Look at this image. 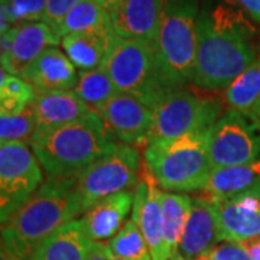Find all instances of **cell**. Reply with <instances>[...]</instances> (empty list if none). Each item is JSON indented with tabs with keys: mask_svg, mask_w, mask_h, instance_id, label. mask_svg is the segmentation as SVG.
<instances>
[{
	"mask_svg": "<svg viewBox=\"0 0 260 260\" xmlns=\"http://www.w3.org/2000/svg\"><path fill=\"white\" fill-rule=\"evenodd\" d=\"M9 75L10 74H8V73H6V70H5V68L2 67V64H0V85H3V84H5V81L9 78Z\"/></svg>",
	"mask_w": 260,
	"mask_h": 260,
	"instance_id": "ab89813d",
	"label": "cell"
},
{
	"mask_svg": "<svg viewBox=\"0 0 260 260\" xmlns=\"http://www.w3.org/2000/svg\"><path fill=\"white\" fill-rule=\"evenodd\" d=\"M211 168L247 165L260 159V126L247 113L229 109L210 130Z\"/></svg>",
	"mask_w": 260,
	"mask_h": 260,
	"instance_id": "30bf717a",
	"label": "cell"
},
{
	"mask_svg": "<svg viewBox=\"0 0 260 260\" xmlns=\"http://www.w3.org/2000/svg\"><path fill=\"white\" fill-rule=\"evenodd\" d=\"M247 114H249L251 119H253V120L256 121V123L260 126V99L256 102V104L251 107L250 112L247 113Z\"/></svg>",
	"mask_w": 260,
	"mask_h": 260,
	"instance_id": "f35d334b",
	"label": "cell"
},
{
	"mask_svg": "<svg viewBox=\"0 0 260 260\" xmlns=\"http://www.w3.org/2000/svg\"><path fill=\"white\" fill-rule=\"evenodd\" d=\"M207 260H253L240 243L223 242L204 256Z\"/></svg>",
	"mask_w": 260,
	"mask_h": 260,
	"instance_id": "1f68e13d",
	"label": "cell"
},
{
	"mask_svg": "<svg viewBox=\"0 0 260 260\" xmlns=\"http://www.w3.org/2000/svg\"><path fill=\"white\" fill-rule=\"evenodd\" d=\"M260 182V159L239 167L213 169L207 185L203 189V198L217 203L233 195L244 192Z\"/></svg>",
	"mask_w": 260,
	"mask_h": 260,
	"instance_id": "44dd1931",
	"label": "cell"
},
{
	"mask_svg": "<svg viewBox=\"0 0 260 260\" xmlns=\"http://www.w3.org/2000/svg\"><path fill=\"white\" fill-rule=\"evenodd\" d=\"M221 242L214 204L203 197L192 198L191 213L179 244V256L184 260L203 257Z\"/></svg>",
	"mask_w": 260,
	"mask_h": 260,
	"instance_id": "2e32d148",
	"label": "cell"
},
{
	"mask_svg": "<svg viewBox=\"0 0 260 260\" xmlns=\"http://www.w3.org/2000/svg\"><path fill=\"white\" fill-rule=\"evenodd\" d=\"M35 99V90L23 78L9 75L0 85V116H15L25 112Z\"/></svg>",
	"mask_w": 260,
	"mask_h": 260,
	"instance_id": "83f0119b",
	"label": "cell"
},
{
	"mask_svg": "<svg viewBox=\"0 0 260 260\" xmlns=\"http://www.w3.org/2000/svg\"><path fill=\"white\" fill-rule=\"evenodd\" d=\"M74 91L94 112L117 93L114 84L109 74L104 71V68L80 71Z\"/></svg>",
	"mask_w": 260,
	"mask_h": 260,
	"instance_id": "484cf974",
	"label": "cell"
},
{
	"mask_svg": "<svg viewBox=\"0 0 260 260\" xmlns=\"http://www.w3.org/2000/svg\"><path fill=\"white\" fill-rule=\"evenodd\" d=\"M35 93L42 91H65L74 90L78 81V73L70 58L59 48L45 49L37 59L22 73Z\"/></svg>",
	"mask_w": 260,
	"mask_h": 260,
	"instance_id": "e0dca14e",
	"label": "cell"
},
{
	"mask_svg": "<svg viewBox=\"0 0 260 260\" xmlns=\"http://www.w3.org/2000/svg\"><path fill=\"white\" fill-rule=\"evenodd\" d=\"M102 68L117 93L130 94L150 107L171 91L160 75L153 47L139 41L114 38Z\"/></svg>",
	"mask_w": 260,
	"mask_h": 260,
	"instance_id": "8992f818",
	"label": "cell"
},
{
	"mask_svg": "<svg viewBox=\"0 0 260 260\" xmlns=\"http://www.w3.org/2000/svg\"><path fill=\"white\" fill-rule=\"evenodd\" d=\"M133 208V192L123 191L107 197L87 210L81 217V224L91 242L112 240L120 232Z\"/></svg>",
	"mask_w": 260,
	"mask_h": 260,
	"instance_id": "ac0fdd59",
	"label": "cell"
},
{
	"mask_svg": "<svg viewBox=\"0 0 260 260\" xmlns=\"http://www.w3.org/2000/svg\"><path fill=\"white\" fill-rule=\"evenodd\" d=\"M259 54V30L234 0L203 2L191 83L207 91L225 90Z\"/></svg>",
	"mask_w": 260,
	"mask_h": 260,
	"instance_id": "6da1fadb",
	"label": "cell"
},
{
	"mask_svg": "<svg viewBox=\"0 0 260 260\" xmlns=\"http://www.w3.org/2000/svg\"><path fill=\"white\" fill-rule=\"evenodd\" d=\"M142 156L139 148L119 143L80 172L77 179V194L84 213L102 200L130 191L140 181Z\"/></svg>",
	"mask_w": 260,
	"mask_h": 260,
	"instance_id": "ba28073f",
	"label": "cell"
},
{
	"mask_svg": "<svg viewBox=\"0 0 260 260\" xmlns=\"http://www.w3.org/2000/svg\"><path fill=\"white\" fill-rule=\"evenodd\" d=\"M29 107L35 119L37 130L62 126L81 119L93 110L75 94L74 90L35 93V99Z\"/></svg>",
	"mask_w": 260,
	"mask_h": 260,
	"instance_id": "d6986e66",
	"label": "cell"
},
{
	"mask_svg": "<svg viewBox=\"0 0 260 260\" xmlns=\"http://www.w3.org/2000/svg\"><path fill=\"white\" fill-rule=\"evenodd\" d=\"M198 15V0H165L153 51L160 75L171 90L192 81Z\"/></svg>",
	"mask_w": 260,
	"mask_h": 260,
	"instance_id": "5b68a950",
	"label": "cell"
},
{
	"mask_svg": "<svg viewBox=\"0 0 260 260\" xmlns=\"http://www.w3.org/2000/svg\"><path fill=\"white\" fill-rule=\"evenodd\" d=\"M164 213V237L168 259L179 256V244L192 207V198L179 192H160Z\"/></svg>",
	"mask_w": 260,
	"mask_h": 260,
	"instance_id": "603a6c76",
	"label": "cell"
},
{
	"mask_svg": "<svg viewBox=\"0 0 260 260\" xmlns=\"http://www.w3.org/2000/svg\"><path fill=\"white\" fill-rule=\"evenodd\" d=\"M225 103L232 110L249 113L260 99V54L225 90Z\"/></svg>",
	"mask_w": 260,
	"mask_h": 260,
	"instance_id": "d4e9b609",
	"label": "cell"
},
{
	"mask_svg": "<svg viewBox=\"0 0 260 260\" xmlns=\"http://www.w3.org/2000/svg\"><path fill=\"white\" fill-rule=\"evenodd\" d=\"M120 142L91 110L78 120L35 130L30 148L48 177L74 178Z\"/></svg>",
	"mask_w": 260,
	"mask_h": 260,
	"instance_id": "3957f363",
	"label": "cell"
},
{
	"mask_svg": "<svg viewBox=\"0 0 260 260\" xmlns=\"http://www.w3.org/2000/svg\"><path fill=\"white\" fill-rule=\"evenodd\" d=\"M13 25L10 23L9 18H8V13H6V10H5V6H3V3H2V0H0V35L2 34H6L8 30H10Z\"/></svg>",
	"mask_w": 260,
	"mask_h": 260,
	"instance_id": "8d00e7d4",
	"label": "cell"
},
{
	"mask_svg": "<svg viewBox=\"0 0 260 260\" xmlns=\"http://www.w3.org/2000/svg\"><path fill=\"white\" fill-rule=\"evenodd\" d=\"M0 260H22L9 250V247L5 244V242L2 240V237H0Z\"/></svg>",
	"mask_w": 260,
	"mask_h": 260,
	"instance_id": "74e56055",
	"label": "cell"
},
{
	"mask_svg": "<svg viewBox=\"0 0 260 260\" xmlns=\"http://www.w3.org/2000/svg\"><path fill=\"white\" fill-rule=\"evenodd\" d=\"M81 2L83 0H47L42 22L47 23L52 30H55L56 26L62 22V19Z\"/></svg>",
	"mask_w": 260,
	"mask_h": 260,
	"instance_id": "4dcf8cb0",
	"label": "cell"
},
{
	"mask_svg": "<svg viewBox=\"0 0 260 260\" xmlns=\"http://www.w3.org/2000/svg\"><path fill=\"white\" fill-rule=\"evenodd\" d=\"M91 240L80 220L70 221L38 247L30 260H87Z\"/></svg>",
	"mask_w": 260,
	"mask_h": 260,
	"instance_id": "ffe728a7",
	"label": "cell"
},
{
	"mask_svg": "<svg viewBox=\"0 0 260 260\" xmlns=\"http://www.w3.org/2000/svg\"><path fill=\"white\" fill-rule=\"evenodd\" d=\"M112 34H73L61 39L65 55L80 71L102 68L114 38Z\"/></svg>",
	"mask_w": 260,
	"mask_h": 260,
	"instance_id": "7402d4cb",
	"label": "cell"
},
{
	"mask_svg": "<svg viewBox=\"0 0 260 260\" xmlns=\"http://www.w3.org/2000/svg\"><path fill=\"white\" fill-rule=\"evenodd\" d=\"M95 112L117 142L130 146H146L153 107L124 93H116Z\"/></svg>",
	"mask_w": 260,
	"mask_h": 260,
	"instance_id": "8fae6325",
	"label": "cell"
},
{
	"mask_svg": "<svg viewBox=\"0 0 260 260\" xmlns=\"http://www.w3.org/2000/svg\"><path fill=\"white\" fill-rule=\"evenodd\" d=\"M83 214L75 177H48L28 203L2 227L0 237L19 259L30 260L51 234Z\"/></svg>",
	"mask_w": 260,
	"mask_h": 260,
	"instance_id": "7a4b0ae2",
	"label": "cell"
},
{
	"mask_svg": "<svg viewBox=\"0 0 260 260\" xmlns=\"http://www.w3.org/2000/svg\"><path fill=\"white\" fill-rule=\"evenodd\" d=\"M250 19L260 26V0H234Z\"/></svg>",
	"mask_w": 260,
	"mask_h": 260,
	"instance_id": "d6a6232c",
	"label": "cell"
},
{
	"mask_svg": "<svg viewBox=\"0 0 260 260\" xmlns=\"http://www.w3.org/2000/svg\"><path fill=\"white\" fill-rule=\"evenodd\" d=\"M145 169V167H143ZM133 191L132 220L138 224L148 244L152 260H169L164 237V213L160 204V189L146 171Z\"/></svg>",
	"mask_w": 260,
	"mask_h": 260,
	"instance_id": "4fadbf2b",
	"label": "cell"
},
{
	"mask_svg": "<svg viewBox=\"0 0 260 260\" xmlns=\"http://www.w3.org/2000/svg\"><path fill=\"white\" fill-rule=\"evenodd\" d=\"M37 130L34 114L28 107L15 116H0V142H23L30 145Z\"/></svg>",
	"mask_w": 260,
	"mask_h": 260,
	"instance_id": "f1b7e54d",
	"label": "cell"
},
{
	"mask_svg": "<svg viewBox=\"0 0 260 260\" xmlns=\"http://www.w3.org/2000/svg\"><path fill=\"white\" fill-rule=\"evenodd\" d=\"M221 240L243 243L260 236V182L250 189L213 203Z\"/></svg>",
	"mask_w": 260,
	"mask_h": 260,
	"instance_id": "7c38bea8",
	"label": "cell"
},
{
	"mask_svg": "<svg viewBox=\"0 0 260 260\" xmlns=\"http://www.w3.org/2000/svg\"><path fill=\"white\" fill-rule=\"evenodd\" d=\"M244 250L249 253L253 260H260V236L259 237H254V239H250V240H246V242L240 243Z\"/></svg>",
	"mask_w": 260,
	"mask_h": 260,
	"instance_id": "e575fe53",
	"label": "cell"
},
{
	"mask_svg": "<svg viewBox=\"0 0 260 260\" xmlns=\"http://www.w3.org/2000/svg\"><path fill=\"white\" fill-rule=\"evenodd\" d=\"M112 16L94 0H83L56 26L54 34L61 41L73 34H112Z\"/></svg>",
	"mask_w": 260,
	"mask_h": 260,
	"instance_id": "cb8c5ba5",
	"label": "cell"
},
{
	"mask_svg": "<svg viewBox=\"0 0 260 260\" xmlns=\"http://www.w3.org/2000/svg\"><path fill=\"white\" fill-rule=\"evenodd\" d=\"M9 48L0 59L2 67L10 75L20 77L45 49L56 47L59 39L44 22H26L12 26Z\"/></svg>",
	"mask_w": 260,
	"mask_h": 260,
	"instance_id": "5bb4252c",
	"label": "cell"
},
{
	"mask_svg": "<svg viewBox=\"0 0 260 260\" xmlns=\"http://www.w3.org/2000/svg\"><path fill=\"white\" fill-rule=\"evenodd\" d=\"M208 143L210 132L148 143L143 153L145 171L167 192L203 191L213 171Z\"/></svg>",
	"mask_w": 260,
	"mask_h": 260,
	"instance_id": "277c9868",
	"label": "cell"
},
{
	"mask_svg": "<svg viewBox=\"0 0 260 260\" xmlns=\"http://www.w3.org/2000/svg\"><path fill=\"white\" fill-rule=\"evenodd\" d=\"M10 23L20 25L26 22H42L47 0H2Z\"/></svg>",
	"mask_w": 260,
	"mask_h": 260,
	"instance_id": "f546056e",
	"label": "cell"
},
{
	"mask_svg": "<svg viewBox=\"0 0 260 260\" xmlns=\"http://www.w3.org/2000/svg\"><path fill=\"white\" fill-rule=\"evenodd\" d=\"M107 249H109V247H107ZM109 257H110V260H121V259H119V257H116L114 254H112V253H110V250H109Z\"/></svg>",
	"mask_w": 260,
	"mask_h": 260,
	"instance_id": "60d3db41",
	"label": "cell"
},
{
	"mask_svg": "<svg viewBox=\"0 0 260 260\" xmlns=\"http://www.w3.org/2000/svg\"><path fill=\"white\" fill-rule=\"evenodd\" d=\"M195 260H207V259H205L204 256H203V257H198V259H195Z\"/></svg>",
	"mask_w": 260,
	"mask_h": 260,
	"instance_id": "7bdbcfd3",
	"label": "cell"
},
{
	"mask_svg": "<svg viewBox=\"0 0 260 260\" xmlns=\"http://www.w3.org/2000/svg\"><path fill=\"white\" fill-rule=\"evenodd\" d=\"M99 6H102L103 9L106 10L110 16H112L113 13L117 10V8L121 5V2L123 0H94Z\"/></svg>",
	"mask_w": 260,
	"mask_h": 260,
	"instance_id": "d590c367",
	"label": "cell"
},
{
	"mask_svg": "<svg viewBox=\"0 0 260 260\" xmlns=\"http://www.w3.org/2000/svg\"><path fill=\"white\" fill-rule=\"evenodd\" d=\"M87 260H110L107 244L99 242L91 243V247H90V251H88Z\"/></svg>",
	"mask_w": 260,
	"mask_h": 260,
	"instance_id": "836d02e7",
	"label": "cell"
},
{
	"mask_svg": "<svg viewBox=\"0 0 260 260\" xmlns=\"http://www.w3.org/2000/svg\"><path fill=\"white\" fill-rule=\"evenodd\" d=\"M164 5L165 0H123L112 15L114 34L153 47Z\"/></svg>",
	"mask_w": 260,
	"mask_h": 260,
	"instance_id": "9a60e30c",
	"label": "cell"
},
{
	"mask_svg": "<svg viewBox=\"0 0 260 260\" xmlns=\"http://www.w3.org/2000/svg\"><path fill=\"white\" fill-rule=\"evenodd\" d=\"M42 184V167L30 145L0 142V225L8 223Z\"/></svg>",
	"mask_w": 260,
	"mask_h": 260,
	"instance_id": "9c48e42d",
	"label": "cell"
},
{
	"mask_svg": "<svg viewBox=\"0 0 260 260\" xmlns=\"http://www.w3.org/2000/svg\"><path fill=\"white\" fill-rule=\"evenodd\" d=\"M221 114V103L215 99L204 97L184 87L171 90L153 107V120L146 145L210 132Z\"/></svg>",
	"mask_w": 260,
	"mask_h": 260,
	"instance_id": "52a82bcc",
	"label": "cell"
},
{
	"mask_svg": "<svg viewBox=\"0 0 260 260\" xmlns=\"http://www.w3.org/2000/svg\"><path fill=\"white\" fill-rule=\"evenodd\" d=\"M107 247L112 254L121 260H152L145 237L132 218L126 221L120 232L107 243Z\"/></svg>",
	"mask_w": 260,
	"mask_h": 260,
	"instance_id": "4316f807",
	"label": "cell"
},
{
	"mask_svg": "<svg viewBox=\"0 0 260 260\" xmlns=\"http://www.w3.org/2000/svg\"><path fill=\"white\" fill-rule=\"evenodd\" d=\"M171 260H184L181 256H177V257H174V259H171Z\"/></svg>",
	"mask_w": 260,
	"mask_h": 260,
	"instance_id": "b9f144b4",
	"label": "cell"
}]
</instances>
